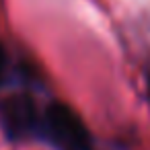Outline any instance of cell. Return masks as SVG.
I'll use <instances>...</instances> for the list:
<instances>
[{
	"label": "cell",
	"instance_id": "obj_1",
	"mask_svg": "<svg viewBox=\"0 0 150 150\" xmlns=\"http://www.w3.org/2000/svg\"><path fill=\"white\" fill-rule=\"evenodd\" d=\"M39 136L56 150H95L82 119L60 101H47L43 105Z\"/></svg>",
	"mask_w": 150,
	"mask_h": 150
},
{
	"label": "cell",
	"instance_id": "obj_2",
	"mask_svg": "<svg viewBox=\"0 0 150 150\" xmlns=\"http://www.w3.org/2000/svg\"><path fill=\"white\" fill-rule=\"evenodd\" d=\"M15 78V72H13V66H11V58L4 50V45L0 43V93H2L8 82Z\"/></svg>",
	"mask_w": 150,
	"mask_h": 150
},
{
	"label": "cell",
	"instance_id": "obj_3",
	"mask_svg": "<svg viewBox=\"0 0 150 150\" xmlns=\"http://www.w3.org/2000/svg\"><path fill=\"white\" fill-rule=\"evenodd\" d=\"M148 99H150V84H148Z\"/></svg>",
	"mask_w": 150,
	"mask_h": 150
}]
</instances>
